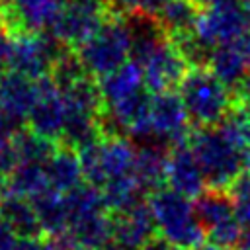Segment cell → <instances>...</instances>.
Listing matches in <instances>:
<instances>
[{
  "mask_svg": "<svg viewBox=\"0 0 250 250\" xmlns=\"http://www.w3.org/2000/svg\"><path fill=\"white\" fill-rule=\"evenodd\" d=\"M191 127H215L234 105V96L209 66H193L178 86Z\"/></svg>",
  "mask_w": 250,
  "mask_h": 250,
  "instance_id": "obj_1",
  "label": "cell"
},
{
  "mask_svg": "<svg viewBox=\"0 0 250 250\" xmlns=\"http://www.w3.org/2000/svg\"><path fill=\"white\" fill-rule=\"evenodd\" d=\"M209 188L229 189V186L248 168V156L240 152L227 135L215 127H193L188 139Z\"/></svg>",
  "mask_w": 250,
  "mask_h": 250,
  "instance_id": "obj_2",
  "label": "cell"
},
{
  "mask_svg": "<svg viewBox=\"0 0 250 250\" xmlns=\"http://www.w3.org/2000/svg\"><path fill=\"white\" fill-rule=\"evenodd\" d=\"M146 203L156 221L158 234H162L166 240L182 250H191L203 244L205 230L195 217L189 197L166 186L150 193L146 197Z\"/></svg>",
  "mask_w": 250,
  "mask_h": 250,
  "instance_id": "obj_3",
  "label": "cell"
},
{
  "mask_svg": "<svg viewBox=\"0 0 250 250\" xmlns=\"http://www.w3.org/2000/svg\"><path fill=\"white\" fill-rule=\"evenodd\" d=\"M74 51L78 53L88 74L94 78H104L123 66L129 61L131 51L123 16L119 12L111 14L105 23Z\"/></svg>",
  "mask_w": 250,
  "mask_h": 250,
  "instance_id": "obj_4",
  "label": "cell"
},
{
  "mask_svg": "<svg viewBox=\"0 0 250 250\" xmlns=\"http://www.w3.org/2000/svg\"><path fill=\"white\" fill-rule=\"evenodd\" d=\"M193 211L205 230L207 242L229 250L236 248L244 229L236 219L234 203L229 191L207 188L199 197H195Z\"/></svg>",
  "mask_w": 250,
  "mask_h": 250,
  "instance_id": "obj_5",
  "label": "cell"
},
{
  "mask_svg": "<svg viewBox=\"0 0 250 250\" xmlns=\"http://www.w3.org/2000/svg\"><path fill=\"white\" fill-rule=\"evenodd\" d=\"M115 14L109 0H62L51 33L66 47L78 49Z\"/></svg>",
  "mask_w": 250,
  "mask_h": 250,
  "instance_id": "obj_6",
  "label": "cell"
},
{
  "mask_svg": "<svg viewBox=\"0 0 250 250\" xmlns=\"http://www.w3.org/2000/svg\"><path fill=\"white\" fill-rule=\"evenodd\" d=\"M64 49L66 45H62L51 31L12 37L10 70L31 80H41L49 76L53 62L62 55Z\"/></svg>",
  "mask_w": 250,
  "mask_h": 250,
  "instance_id": "obj_7",
  "label": "cell"
},
{
  "mask_svg": "<svg viewBox=\"0 0 250 250\" xmlns=\"http://www.w3.org/2000/svg\"><path fill=\"white\" fill-rule=\"evenodd\" d=\"M250 27V16L242 0H213L203 8L197 35L211 47L234 43Z\"/></svg>",
  "mask_w": 250,
  "mask_h": 250,
  "instance_id": "obj_8",
  "label": "cell"
},
{
  "mask_svg": "<svg viewBox=\"0 0 250 250\" xmlns=\"http://www.w3.org/2000/svg\"><path fill=\"white\" fill-rule=\"evenodd\" d=\"M150 127L154 139L168 148L188 143L193 127L189 123L184 102L176 90L152 94Z\"/></svg>",
  "mask_w": 250,
  "mask_h": 250,
  "instance_id": "obj_9",
  "label": "cell"
},
{
  "mask_svg": "<svg viewBox=\"0 0 250 250\" xmlns=\"http://www.w3.org/2000/svg\"><path fill=\"white\" fill-rule=\"evenodd\" d=\"M61 8L62 0H12L0 8V16L8 35L21 37L51 31Z\"/></svg>",
  "mask_w": 250,
  "mask_h": 250,
  "instance_id": "obj_10",
  "label": "cell"
},
{
  "mask_svg": "<svg viewBox=\"0 0 250 250\" xmlns=\"http://www.w3.org/2000/svg\"><path fill=\"white\" fill-rule=\"evenodd\" d=\"M37 88L39 98L27 115V129L49 141L61 143L66 121V105L62 94L49 76L37 80Z\"/></svg>",
  "mask_w": 250,
  "mask_h": 250,
  "instance_id": "obj_11",
  "label": "cell"
},
{
  "mask_svg": "<svg viewBox=\"0 0 250 250\" xmlns=\"http://www.w3.org/2000/svg\"><path fill=\"white\" fill-rule=\"evenodd\" d=\"M145 76V86L152 94L178 90L182 78L189 70L186 59L180 55L176 45L166 39L141 66Z\"/></svg>",
  "mask_w": 250,
  "mask_h": 250,
  "instance_id": "obj_12",
  "label": "cell"
},
{
  "mask_svg": "<svg viewBox=\"0 0 250 250\" xmlns=\"http://www.w3.org/2000/svg\"><path fill=\"white\" fill-rule=\"evenodd\" d=\"M166 186L189 199L199 197L207 189L203 170L189 143L170 148L168 160H166Z\"/></svg>",
  "mask_w": 250,
  "mask_h": 250,
  "instance_id": "obj_13",
  "label": "cell"
},
{
  "mask_svg": "<svg viewBox=\"0 0 250 250\" xmlns=\"http://www.w3.org/2000/svg\"><path fill=\"white\" fill-rule=\"evenodd\" d=\"M121 16H123L125 27L129 33V43H131L129 61L143 66L145 61L168 39V35L160 27L156 16L145 10H131Z\"/></svg>",
  "mask_w": 250,
  "mask_h": 250,
  "instance_id": "obj_14",
  "label": "cell"
},
{
  "mask_svg": "<svg viewBox=\"0 0 250 250\" xmlns=\"http://www.w3.org/2000/svg\"><path fill=\"white\" fill-rule=\"evenodd\" d=\"M113 219V240L129 250H141L150 238L158 234L156 221L146 201L137 207L111 215Z\"/></svg>",
  "mask_w": 250,
  "mask_h": 250,
  "instance_id": "obj_15",
  "label": "cell"
},
{
  "mask_svg": "<svg viewBox=\"0 0 250 250\" xmlns=\"http://www.w3.org/2000/svg\"><path fill=\"white\" fill-rule=\"evenodd\" d=\"M37 98V80H31L14 70H6L4 74H0V113L20 119L27 125V115Z\"/></svg>",
  "mask_w": 250,
  "mask_h": 250,
  "instance_id": "obj_16",
  "label": "cell"
},
{
  "mask_svg": "<svg viewBox=\"0 0 250 250\" xmlns=\"http://www.w3.org/2000/svg\"><path fill=\"white\" fill-rule=\"evenodd\" d=\"M170 148L158 143L156 139L139 143L137 156H135V170L133 178L137 180L139 188L148 197L160 188H166V160Z\"/></svg>",
  "mask_w": 250,
  "mask_h": 250,
  "instance_id": "obj_17",
  "label": "cell"
},
{
  "mask_svg": "<svg viewBox=\"0 0 250 250\" xmlns=\"http://www.w3.org/2000/svg\"><path fill=\"white\" fill-rule=\"evenodd\" d=\"M43 170H45L49 188L61 193H68L70 189H74L78 184L84 182L78 152L64 145L57 146L55 154L43 164Z\"/></svg>",
  "mask_w": 250,
  "mask_h": 250,
  "instance_id": "obj_18",
  "label": "cell"
},
{
  "mask_svg": "<svg viewBox=\"0 0 250 250\" xmlns=\"http://www.w3.org/2000/svg\"><path fill=\"white\" fill-rule=\"evenodd\" d=\"M0 219L16 232L18 238H41L43 229L37 213L27 197L2 193L0 195Z\"/></svg>",
  "mask_w": 250,
  "mask_h": 250,
  "instance_id": "obj_19",
  "label": "cell"
},
{
  "mask_svg": "<svg viewBox=\"0 0 250 250\" xmlns=\"http://www.w3.org/2000/svg\"><path fill=\"white\" fill-rule=\"evenodd\" d=\"M29 201H31L35 213H37V219H39V225L43 229L45 238L61 234L68 229L70 215H68L64 193L55 191L51 188H45L43 191L29 197Z\"/></svg>",
  "mask_w": 250,
  "mask_h": 250,
  "instance_id": "obj_20",
  "label": "cell"
},
{
  "mask_svg": "<svg viewBox=\"0 0 250 250\" xmlns=\"http://www.w3.org/2000/svg\"><path fill=\"white\" fill-rule=\"evenodd\" d=\"M203 8L205 6L199 0H164L154 16L164 33L168 37H174L180 33L195 31Z\"/></svg>",
  "mask_w": 250,
  "mask_h": 250,
  "instance_id": "obj_21",
  "label": "cell"
},
{
  "mask_svg": "<svg viewBox=\"0 0 250 250\" xmlns=\"http://www.w3.org/2000/svg\"><path fill=\"white\" fill-rule=\"evenodd\" d=\"M68 232L76 246L82 250H98L113 238V219L111 213H94L72 219L68 223Z\"/></svg>",
  "mask_w": 250,
  "mask_h": 250,
  "instance_id": "obj_22",
  "label": "cell"
},
{
  "mask_svg": "<svg viewBox=\"0 0 250 250\" xmlns=\"http://www.w3.org/2000/svg\"><path fill=\"white\" fill-rule=\"evenodd\" d=\"M98 84H100V90L104 96V104L105 105L117 104L145 86L143 68L137 62L127 61L123 66H119L111 74L98 78Z\"/></svg>",
  "mask_w": 250,
  "mask_h": 250,
  "instance_id": "obj_23",
  "label": "cell"
},
{
  "mask_svg": "<svg viewBox=\"0 0 250 250\" xmlns=\"http://www.w3.org/2000/svg\"><path fill=\"white\" fill-rule=\"evenodd\" d=\"M209 68L232 92L250 72V62L246 61V57L240 53V49L234 43H227V45H219L213 49Z\"/></svg>",
  "mask_w": 250,
  "mask_h": 250,
  "instance_id": "obj_24",
  "label": "cell"
},
{
  "mask_svg": "<svg viewBox=\"0 0 250 250\" xmlns=\"http://www.w3.org/2000/svg\"><path fill=\"white\" fill-rule=\"evenodd\" d=\"M102 139H104V133H102V125H100V115L66 109V121H64L62 139L59 145L70 146L76 152H80L82 148H86Z\"/></svg>",
  "mask_w": 250,
  "mask_h": 250,
  "instance_id": "obj_25",
  "label": "cell"
},
{
  "mask_svg": "<svg viewBox=\"0 0 250 250\" xmlns=\"http://www.w3.org/2000/svg\"><path fill=\"white\" fill-rule=\"evenodd\" d=\"M61 94H62V100H64V105L68 111L100 115L105 107L98 78H94V76H86V78L78 80L76 84H72L70 88H66Z\"/></svg>",
  "mask_w": 250,
  "mask_h": 250,
  "instance_id": "obj_26",
  "label": "cell"
},
{
  "mask_svg": "<svg viewBox=\"0 0 250 250\" xmlns=\"http://www.w3.org/2000/svg\"><path fill=\"white\" fill-rule=\"evenodd\" d=\"M102 195H104V201H105V207L111 215H117V213H125L133 207H137L139 203L146 201L145 197V191L139 188L137 180L133 176H127V178H115V180H109L104 188H102Z\"/></svg>",
  "mask_w": 250,
  "mask_h": 250,
  "instance_id": "obj_27",
  "label": "cell"
},
{
  "mask_svg": "<svg viewBox=\"0 0 250 250\" xmlns=\"http://www.w3.org/2000/svg\"><path fill=\"white\" fill-rule=\"evenodd\" d=\"M45 188H49L47 184V176L41 164H29V162H20L14 172L2 182V193H14V195H21V197H33L35 193L43 191Z\"/></svg>",
  "mask_w": 250,
  "mask_h": 250,
  "instance_id": "obj_28",
  "label": "cell"
},
{
  "mask_svg": "<svg viewBox=\"0 0 250 250\" xmlns=\"http://www.w3.org/2000/svg\"><path fill=\"white\" fill-rule=\"evenodd\" d=\"M14 146L18 152L20 162H29V164H45L57 150L59 143L49 141L37 133H33L31 129H21L14 139Z\"/></svg>",
  "mask_w": 250,
  "mask_h": 250,
  "instance_id": "obj_29",
  "label": "cell"
},
{
  "mask_svg": "<svg viewBox=\"0 0 250 250\" xmlns=\"http://www.w3.org/2000/svg\"><path fill=\"white\" fill-rule=\"evenodd\" d=\"M64 199H66L70 221L78 219V217H84V215H94V213L107 211L104 195H102V189H98V188H94V186H90L86 182L78 184L74 189L64 193Z\"/></svg>",
  "mask_w": 250,
  "mask_h": 250,
  "instance_id": "obj_30",
  "label": "cell"
},
{
  "mask_svg": "<svg viewBox=\"0 0 250 250\" xmlns=\"http://www.w3.org/2000/svg\"><path fill=\"white\" fill-rule=\"evenodd\" d=\"M86 76H90L88 70L84 68L78 53L70 47H66L62 51V55L53 62L51 72H49V78L61 92H64L66 88H70L72 84H76L78 80H82Z\"/></svg>",
  "mask_w": 250,
  "mask_h": 250,
  "instance_id": "obj_31",
  "label": "cell"
},
{
  "mask_svg": "<svg viewBox=\"0 0 250 250\" xmlns=\"http://www.w3.org/2000/svg\"><path fill=\"white\" fill-rule=\"evenodd\" d=\"M217 127L240 152H244L250 158V113L244 107L234 104L232 109L225 115V119Z\"/></svg>",
  "mask_w": 250,
  "mask_h": 250,
  "instance_id": "obj_32",
  "label": "cell"
},
{
  "mask_svg": "<svg viewBox=\"0 0 250 250\" xmlns=\"http://www.w3.org/2000/svg\"><path fill=\"white\" fill-rule=\"evenodd\" d=\"M229 195L234 203V213L236 219L240 221L242 227H250V170L246 168L230 186H229Z\"/></svg>",
  "mask_w": 250,
  "mask_h": 250,
  "instance_id": "obj_33",
  "label": "cell"
},
{
  "mask_svg": "<svg viewBox=\"0 0 250 250\" xmlns=\"http://www.w3.org/2000/svg\"><path fill=\"white\" fill-rule=\"evenodd\" d=\"M18 164H20V158H18L14 141L0 135V180H6Z\"/></svg>",
  "mask_w": 250,
  "mask_h": 250,
  "instance_id": "obj_34",
  "label": "cell"
},
{
  "mask_svg": "<svg viewBox=\"0 0 250 250\" xmlns=\"http://www.w3.org/2000/svg\"><path fill=\"white\" fill-rule=\"evenodd\" d=\"M109 4L119 14H125L131 10H145L154 16L158 12V8L164 4V0H109Z\"/></svg>",
  "mask_w": 250,
  "mask_h": 250,
  "instance_id": "obj_35",
  "label": "cell"
},
{
  "mask_svg": "<svg viewBox=\"0 0 250 250\" xmlns=\"http://www.w3.org/2000/svg\"><path fill=\"white\" fill-rule=\"evenodd\" d=\"M234 96V104H238L240 107H244L250 113V72L244 76V80L232 90Z\"/></svg>",
  "mask_w": 250,
  "mask_h": 250,
  "instance_id": "obj_36",
  "label": "cell"
},
{
  "mask_svg": "<svg viewBox=\"0 0 250 250\" xmlns=\"http://www.w3.org/2000/svg\"><path fill=\"white\" fill-rule=\"evenodd\" d=\"M10 250H51L47 244V238H18Z\"/></svg>",
  "mask_w": 250,
  "mask_h": 250,
  "instance_id": "obj_37",
  "label": "cell"
},
{
  "mask_svg": "<svg viewBox=\"0 0 250 250\" xmlns=\"http://www.w3.org/2000/svg\"><path fill=\"white\" fill-rule=\"evenodd\" d=\"M18 240L16 232L0 219V250H10L14 246V242Z\"/></svg>",
  "mask_w": 250,
  "mask_h": 250,
  "instance_id": "obj_38",
  "label": "cell"
},
{
  "mask_svg": "<svg viewBox=\"0 0 250 250\" xmlns=\"http://www.w3.org/2000/svg\"><path fill=\"white\" fill-rule=\"evenodd\" d=\"M141 250H182V248H178L176 244H172L170 240H166L162 234H156V236L150 238Z\"/></svg>",
  "mask_w": 250,
  "mask_h": 250,
  "instance_id": "obj_39",
  "label": "cell"
},
{
  "mask_svg": "<svg viewBox=\"0 0 250 250\" xmlns=\"http://www.w3.org/2000/svg\"><path fill=\"white\" fill-rule=\"evenodd\" d=\"M234 45L240 49V53H242V55L246 57V61L250 62V27H248V29L234 41Z\"/></svg>",
  "mask_w": 250,
  "mask_h": 250,
  "instance_id": "obj_40",
  "label": "cell"
},
{
  "mask_svg": "<svg viewBox=\"0 0 250 250\" xmlns=\"http://www.w3.org/2000/svg\"><path fill=\"white\" fill-rule=\"evenodd\" d=\"M236 250H250V227H246L240 234V240L236 244Z\"/></svg>",
  "mask_w": 250,
  "mask_h": 250,
  "instance_id": "obj_41",
  "label": "cell"
},
{
  "mask_svg": "<svg viewBox=\"0 0 250 250\" xmlns=\"http://www.w3.org/2000/svg\"><path fill=\"white\" fill-rule=\"evenodd\" d=\"M98 250H129V248H125V246H121L119 242H115L113 238L109 240V242H105L104 246H100Z\"/></svg>",
  "mask_w": 250,
  "mask_h": 250,
  "instance_id": "obj_42",
  "label": "cell"
},
{
  "mask_svg": "<svg viewBox=\"0 0 250 250\" xmlns=\"http://www.w3.org/2000/svg\"><path fill=\"white\" fill-rule=\"evenodd\" d=\"M191 250H229V248H221V246H217V244L203 242V244H199V246H195V248H191Z\"/></svg>",
  "mask_w": 250,
  "mask_h": 250,
  "instance_id": "obj_43",
  "label": "cell"
},
{
  "mask_svg": "<svg viewBox=\"0 0 250 250\" xmlns=\"http://www.w3.org/2000/svg\"><path fill=\"white\" fill-rule=\"evenodd\" d=\"M244 2V8H246V12H248V16H250V0H242Z\"/></svg>",
  "mask_w": 250,
  "mask_h": 250,
  "instance_id": "obj_44",
  "label": "cell"
},
{
  "mask_svg": "<svg viewBox=\"0 0 250 250\" xmlns=\"http://www.w3.org/2000/svg\"><path fill=\"white\" fill-rule=\"evenodd\" d=\"M12 0H0V8H4V6H8Z\"/></svg>",
  "mask_w": 250,
  "mask_h": 250,
  "instance_id": "obj_45",
  "label": "cell"
},
{
  "mask_svg": "<svg viewBox=\"0 0 250 250\" xmlns=\"http://www.w3.org/2000/svg\"><path fill=\"white\" fill-rule=\"evenodd\" d=\"M199 2H201L203 6H207V4H209V2H213V0H199Z\"/></svg>",
  "mask_w": 250,
  "mask_h": 250,
  "instance_id": "obj_46",
  "label": "cell"
},
{
  "mask_svg": "<svg viewBox=\"0 0 250 250\" xmlns=\"http://www.w3.org/2000/svg\"><path fill=\"white\" fill-rule=\"evenodd\" d=\"M248 170H250V160H248Z\"/></svg>",
  "mask_w": 250,
  "mask_h": 250,
  "instance_id": "obj_47",
  "label": "cell"
},
{
  "mask_svg": "<svg viewBox=\"0 0 250 250\" xmlns=\"http://www.w3.org/2000/svg\"><path fill=\"white\" fill-rule=\"evenodd\" d=\"M74 250H80V248H74Z\"/></svg>",
  "mask_w": 250,
  "mask_h": 250,
  "instance_id": "obj_48",
  "label": "cell"
}]
</instances>
